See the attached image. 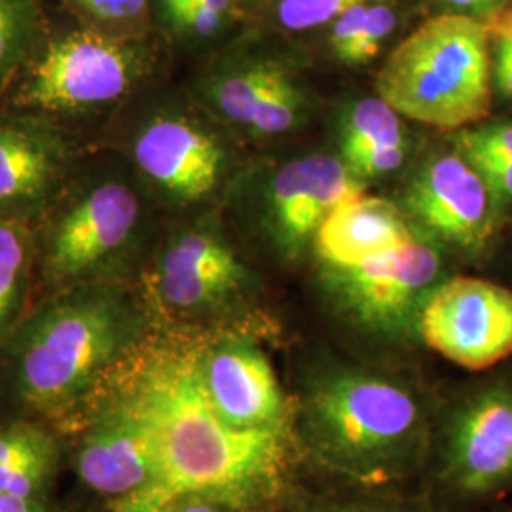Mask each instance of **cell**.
<instances>
[{"mask_svg":"<svg viewBox=\"0 0 512 512\" xmlns=\"http://www.w3.org/2000/svg\"><path fill=\"white\" fill-rule=\"evenodd\" d=\"M253 274L211 222L183 228L165 243L156 291L169 310L203 313L230 306L253 287Z\"/></svg>","mask_w":512,"mask_h":512,"instance_id":"obj_15","label":"cell"},{"mask_svg":"<svg viewBox=\"0 0 512 512\" xmlns=\"http://www.w3.org/2000/svg\"><path fill=\"white\" fill-rule=\"evenodd\" d=\"M158 471V450L145 420L118 397L93 425L78 452V475L118 503L145 492Z\"/></svg>","mask_w":512,"mask_h":512,"instance_id":"obj_17","label":"cell"},{"mask_svg":"<svg viewBox=\"0 0 512 512\" xmlns=\"http://www.w3.org/2000/svg\"><path fill=\"white\" fill-rule=\"evenodd\" d=\"M495 78L499 90L512 99V54L499 50L497 65H495Z\"/></svg>","mask_w":512,"mask_h":512,"instance_id":"obj_31","label":"cell"},{"mask_svg":"<svg viewBox=\"0 0 512 512\" xmlns=\"http://www.w3.org/2000/svg\"><path fill=\"white\" fill-rule=\"evenodd\" d=\"M450 256L420 234L414 243L355 268L319 266V291L351 332L387 346H404L420 340L421 311L450 277Z\"/></svg>","mask_w":512,"mask_h":512,"instance_id":"obj_7","label":"cell"},{"mask_svg":"<svg viewBox=\"0 0 512 512\" xmlns=\"http://www.w3.org/2000/svg\"><path fill=\"white\" fill-rule=\"evenodd\" d=\"M118 397L152 431L158 471L145 492L110 503V511L164 512L190 499L266 511L291 490L293 429L253 431L222 420L203 387L198 344H158L139 353Z\"/></svg>","mask_w":512,"mask_h":512,"instance_id":"obj_1","label":"cell"},{"mask_svg":"<svg viewBox=\"0 0 512 512\" xmlns=\"http://www.w3.org/2000/svg\"><path fill=\"white\" fill-rule=\"evenodd\" d=\"M452 147L475 167L503 217L512 207V122L459 129Z\"/></svg>","mask_w":512,"mask_h":512,"instance_id":"obj_21","label":"cell"},{"mask_svg":"<svg viewBox=\"0 0 512 512\" xmlns=\"http://www.w3.org/2000/svg\"><path fill=\"white\" fill-rule=\"evenodd\" d=\"M203 387L220 418L238 429L294 431V399L268 355L243 334L200 346Z\"/></svg>","mask_w":512,"mask_h":512,"instance_id":"obj_14","label":"cell"},{"mask_svg":"<svg viewBox=\"0 0 512 512\" xmlns=\"http://www.w3.org/2000/svg\"><path fill=\"white\" fill-rule=\"evenodd\" d=\"M454 8L461 10H478V8H486L490 4H494L495 0H442Z\"/></svg>","mask_w":512,"mask_h":512,"instance_id":"obj_34","label":"cell"},{"mask_svg":"<svg viewBox=\"0 0 512 512\" xmlns=\"http://www.w3.org/2000/svg\"><path fill=\"white\" fill-rule=\"evenodd\" d=\"M198 95L215 120L260 137L287 133L306 114L302 88L274 59L226 57L203 74Z\"/></svg>","mask_w":512,"mask_h":512,"instance_id":"obj_13","label":"cell"},{"mask_svg":"<svg viewBox=\"0 0 512 512\" xmlns=\"http://www.w3.org/2000/svg\"><path fill=\"white\" fill-rule=\"evenodd\" d=\"M31 238L19 219L0 217V334L18 308Z\"/></svg>","mask_w":512,"mask_h":512,"instance_id":"obj_24","label":"cell"},{"mask_svg":"<svg viewBox=\"0 0 512 512\" xmlns=\"http://www.w3.org/2000/svg\"><path fill=\"white\" fill-rule=\"evenodd\" d=\"M69 156L59 124L23 110H0V213L19 219L42 209L65 181Z\"/></svg>","mask_w":512,"mask_h":512,"instance_id":"obj_16","label":"cell"},{"mask_svg":"<svg viewBox=\"0 0 512 512\" xmlns=\"http://www.w3.org/2000/svg\"><path fill=\"white\" fill-rule=\"evenodd\" d=\"M418 336L471 372L512 359V289L473 275H450L421 311Z\"/></svg>","mask_w":512,"mask_h":512,"instance_id":"obj_11","label":"cell"},{"mask_svg":"<svg viewBox=\"0 0 512 512\" xmlns=\"http://www.w3.org/2000/svg\"><path fill=\"white\" fill-rule=\"evenodd\" d=\"M160 55L154 40L112 37L88 27L42 38L12 84V109L48 118H92L129 101L147 84Z\"/></svg>","mask_w":512,"mask_h":512,"instance_id":"obj_4","label":"cell"},{"mask_svg":"<svg viewBox=\"0 0 512 512\" xmlns=\"http://www.w3.org/2000/svg\"><path fill=\"white\" fill-rule=\"evenodd\" d=\"M143 200L124 177L107 175L84 184L57 211L48 234V268L74 279L122 255L143 226Z\"/></svg>","mask_w":512,"mask_h":512,"instance_id":"obj_12","label":"cell"},{"mask_svg":"<svg viewBox=\"0 0 512 512\" xmlns=\"http://www.w3.org/2000/svg\"><path fill=\"white\" fill-rule=\"evenodd\" d=\"M376 492L378 490H363L357 494L315 497L304 501L300 512H433L429 507H410L395 497Z\"/></svg>","mask_w":512,"mask_h":512,"instance_id":"obj_27","label":"cell"},{"mask_svg":"<svg viewBox=\"0 0 512 512\" xmlns=\"http://www.w3.org/2000/svg\"><path fill=\"white\" fill-rule=\"evenodd\" d=\"M42 38V0H0V93L16 82Z\"/></svg>","mask_w":512,"mask_h":512,"instance_id":"obj_22","label":"cell"},{"mask_svg":"<svg viewBox=\"0 0 512 512\" xmlns=\"http://www.w3.org/2000/svg\"><path fill=\"white\" fill-rule=\"evenodd\" d=\"M137 109L128 150L143 181L179 207L213 200L232 171V152L215 118L183 99H150Z\"/></svg>","mask_w":512,"mask_h":512,"instance_id":"obj_8","label":"cell"},{"mask_svg":"<svg viewBox=\"0 0 512 512\" xmlns=\"http://www.w3.org/2000/svg\"><path fill=\"white\" fill-rule=\"evenodd\" d=\"M192 2L194 0H152V12L162 19L167 29L181 35Z\"/></svg>","mask_w":512,"mask_h":512,"instance_id":"obj_30","label":"cell"},{"mask_svg":"<svg viewBox=\"0 0 512 512\" xmlns=\"http://www.w3.org/2000/svg\"><path fill=\"white\" fill-rule=\"evenodd\" d=\"M397 16L387 4H368L365 25L359 37L351 42L348 50L338 59L348 65H363L380 54V48L387 37L395 31Z\"/></svg>","mask_w":512,"mask_h":512,"instance_id":"obj_26","label":"cell"},{"mask_svg":"<svg viewBox=\"0 0 512 512\" xmlns=\"http://www.w3.org/2000/svg\"><path fill=\"white\" fill-rule=\"evenodd\" d=\"M427 476L433 512H475L512 495V366L467 385L435 416Z\"/></svg>","mask_w":512,"mask_h":512,"instance_id":"obj_5","label":"cell"},{"mask_svg":"<svg viewBox=\"0 0 512 512\" xmlns=\"http://www.w3.org/2000/svg\"><path fill=\"white\" fill-rule=\"evenodd\" d=\"M0 512H44L40 499L0 494Z\"/></svg>","mask_w":512,"mask_h":512,"instance_id":"obj_32","label":"cell"},{"mask_svg":"<svg viewBox=\"0 0 512 512\" xmlns=\"http://www.w3.org/2000/svg\"><path fill=\"white\" fill-rule=\"evenodd\" d=\"M164 512H234L217 503L211 501H202V499H190V501H181Z\"/></svg>","mask_w":512,"mask_h":512,"instance_id":"obj_33","label":"cell"},{"mask_svg":"<svg viewBox=\"0 0 512 512\" xmlns=\"http://www.w3.org/2000/svg\"><path fill=\"white\" fill-rule=\"evenodd\" d=\"M368 2L372 0H279L277 16L289 31H308Z\"/></svg>","mask_w":512,"mask_h":512,"instance_id":"obj_25","label":"cell"},{"mask_svg":"<svg viewBox=\"0 0 512 512\" xmlns=\"http://www.w3.org/2000/svg\"><path fill=\"white\" fill-rule=\"evenodd\" d=\"M293 399L298 450L325 473L363 490L423 473L435 418L403 378L330 361L311 368Z\"/></svg>","mask_w":512,"mask_h":512,"instance_id":"obj_2","label":"cell"},{"mask_svg":"<svg viewBox=\"0 0 512 512\" xmlns=\"http://www.w3.org/2000/svg\"><path fill=\"white\" fill-rule=\"evenodd\" d=\"M480 23L488 38L497 42L499 50L512 54V6H495Z\"/></svg>","mask_w":512,"mask_h":512,"instance_id":"obj_29","label":"cell"},{"mask_svg":"<svg viewBox=\"0 0 512 512\" xmlns=\"http://www.w3.org/2000/svg\"><path fill=\"white\" fill-rule=\"evenodd\" d=\"M232 14V0H194L184 19L181 35L194 40L219 37L230 23Z\"/></svg>","mask_w":512,"mask_h":512,"instance_id":"obj_28","label":"cell"},{"mask_svg":"<svg viewBox=\"0 0 512 512\" xmlns=\"http://www.w3.org/2000/svg\"><path fill=\"white\" fill-rule=\"evenodd\" d=\"M376 92L403 118L456 133L492 110L490 38L480 19H427L387 55Z\"/></svg>","mask_w":512,"mask_h":512,"instance_id":"obj_3","label":"cell"},{"mask_svg":"<svg viewBox=\"0 0 512 512\" xmlns=\"http://www.w3.org/2000/svg\"><path fill=\"white\" fill-rule=\"evenodd\" d=\"M256 512H268V511H256Z\"/></svg>","mask_w":512,"mask_h":512,"instance_id":"obj_36","label":"cell"},{"mask_svg":"<svg viewBox=\"0 0 512 512\" xmlns=\"http://www.w3.org/2000/svg\"><path fill=\"white\" fill-rule=\"evenodd\" d=\"M54 440L31 425L0 429V494L38 499L54 473Z\"/></svg>","mask_w":512,"mask_h":512,"instance_id":"obj_20","label":"cell"},{"mask_svg":"<svg viewBox=\"0 0 512 512\" xmlns=\"http://www.w3.org/2000/svg\"><path fill=\"white\" fill-rule=\"evenodd\" d=\"M137 315L110 293L74 294L42 311L19 348V391L29 404L71 403L137 332Z\"/></svg>","mask_w":512,"mask_h":512,"instance_id":"obj_6","label":"cell"},{"mask_svg":"<svg viewBox=\"0 0 512 512\" xmlns=\"http://www.w3.org/2000/svg\"><path fill=\"white\" fill-rule=\"evenodd\" d=\"M403 116L382 97H366L344 116L340 129V160L365 184L397 173L408 154Z\"/></svg>","mask_w":512,"mask_h":512,"instance_id":"obj_19","label":"cell"},{"mask_svg":"<svg viewBox=\"0 0 512 512\" xmlns=\"http://www.w3.org/2000/svg\"><path fill=\"white\" fill-rule=\"evenodd\" d=\"M365 194L340 160L327 152L291 158L255 179L249 192V215L256 236L285 266L313 253L315 236L330 213L355 196Z\"/></svg>","mask_w":512,"mask_h":512,"instance_id":"obj_9","label":"cell"},{"mask_svg":"<svg viewBox=\"0 0 512 512\" xmlns=\"http://www.w3.org/2000/svg\"><path fill=\"white\" fill-rule=\"evenodd\" d=\"M82 27L112 35L141 37L148 35L152 18V0H63Z\"/></svg>","mask_w":512,"mask_h":512,"instance_id":"obj_23","label":"cell"},{"mask_svg":"<svg viewBox=\"0 0 512 512\" xmlns=\"http://www.w3.org/2000/svg\"><path fill=\"white\" fill-rule=\"evenodd\" d=\"M420 238L401 205L378 196H355L340 203L321 224L313 256L319 266L355 268L376 256L401 249Z\"/></svg>","mask_w":512,"mask_h":512,"instance_id":"obj_18","label":"cell"},{"mask_svg":"<svg viewBox=\"0 0 512 512\" xmlns=\"http://www.w3.org/2000/svg\"><path fill=\"white\" fill-rule=\"evenodd\" d=\"M503 512H512V507H511V509H507V511H503Z\"/></svg>","mask_w":512,"mask_h":512,"instance_id":"obj_35","label":"cell"},{"mask_svg":"<svg viewBox=\"0 0 512 512\" xmlns=\"http://www.w3.org/2000/svg\"><path fill=\"white\" fill-rule=\"evenodd\" d=\"M401 209L425 238L469 260L490 251L501 224L490 188L454 147L416 165L404 184Z\"/></svg>","mask_w":512,"mask_h":512,"instance_id":"obj_10","label":"cell"}]
</instances>
